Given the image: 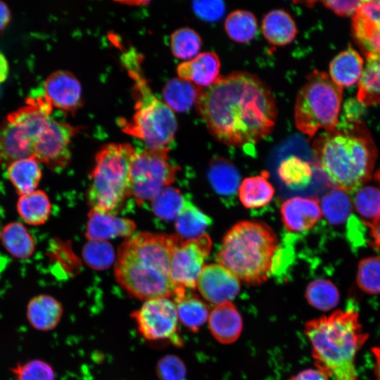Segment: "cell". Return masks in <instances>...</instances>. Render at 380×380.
<instances>
[{"label":"cell","instance_id":"6da1fadb","mask_svg":"<svg viewBox=\"0 0 380 380\" xmlns=\"http://www.w3.org/2000/svg\"><path fill=\"white\" fill-rule=\"evenodd\" d=\"M198 113L211 135L228 146L255 145L269 135L277 108L269 87L258 76L235 71L200 87Z\"/></svg>","mask_w":380,"mask_h":380},{"label":"cell","instance_id":"7a4b0ae2","mask_svg":"<svg viewBox=\"0 0 380 380\" xmlns=\"http://www.w3.org/2000/svg\"><path fill=\"white\" fill-rule=\"evenodd\" d=\"M178 235L139 232L120 247L115 260L117 281L132 296L144 300L174 298L177 289L170 274Z\"/></svg>","mask_w":380,"mask_h":380},{"label":"cell","instance_id":"3957f363","mask_svg":"<svg viewBox=\"0 0 380 380\" xmlns=\"http://www.w3.org/2000/svg\"><path fill=\"white\" fill-rule=\"evenodd\" d=\"M315 165L334 187L357 191L372 177L377 151L365 125L350 120L325 132L312 144Z\"/></svg>","mask_w":380,"mask_h":380},{"label":"cell","instance_id":"277c9868","mask_svg":"<svg viewBox=\"0 0 380 380\" xmlns=\"http://www.w3.org/2000/svg\"><path fill=\"white\" fill-rule=\"evenodd\" d=\"M305 334L317 369L334 380H358L355 356L369 334L355 310H336L310 320L305 323Z\"/></svg>","mask_w":380,"mask_h":380},{"label":"cell","instance_id":"5b68a950","mask_svg":"<svg viewBox=\"0 0 380 380\" xmlns=\"http://www.w3.org/2000/svg\"><path fill=\"white\" fill-rule=\"evenodd\" d=\"M277 249V236L268 225L257 221H241L224 235L216 258L239 280L258 285L270 276Z\"/></svg>","mask_w":380,"mask_h":380},{"label":"cell","instance_id":"8992f818","mask_svg":"<svg viewBox=\"0 0 380 380\" xmlns=\"http://www.w3.org/2000/svg\"><path fill=\"white\" fill-rule=\"evenodd\" d=\"M136 150L129 144H108L97 153L88 202L91 209L114 213L129 196L130 171Z\"/></svg>","mask_w":380,"mask_h":380},{"label":"cell","instance_id":"52a82bcc","mask_svg":"<svg viewBox=\"0 0 380 380\" xmlns=\"http://www.w3.org/2000/svg\"><path fill=\"white\" fill-rule=\"evenodd\" d=\"M343 89L324 72L314 70L310 73L296 96L294 119L297 129L310 138L319 129H335Z\"/></svg>","mask_w":380,"mask_h":380},{"label":"cell","instance_id":"ba28073f","mask_svg":"<svg viewBox=\"0 0 380 380\" xmlns=\"http://www.w3.org/2000/svg\"><path fill=\"white\" fill-rule=\"evenodd\" d=\"M129 73L135 81V112L130 120L120 119L119 125L122 131L144 141L149 148H167L177 128L174 111L152 93L137 70L132 68Z\"/></svg>","mask_w":380,"mask_h":380},{"label":"cell","instance_id":"9c48e42d","mask_svg":"<svg viewBox=\"0 0 380 380\" xmlns=\"http://www.w3.org/2000/svg\"><path fill=\"white\" fill-rule=\"evenodd\" d=\"M177 170L170 160L167 148L137 151L130 171L129 196L138 203L152 201L173 183Z\"/></svg>","mask_w":380,"mask_h":380},{"label":"cell","instance_id":"30bf717a","mask_svg":"<svg viewBox=\"0 0 380 380\" xmlns=\"http://www.w3.org/2000/svg\"><path fill=\"white\" fill-rule=\"evenodd\" d=\"M139 334L149 341H170L177 347L183 345L179 334L176 305L169 298L146 300L131 315Z\"/></svg>","mask_w":380,"mask_h":380},{"label":"cell","instance_id":"8fae6325","mask_svg":"<svg viewBox=\"0 0 380 380\" xmlns=\"http://www.w3.org/2000/svg\"><path fill=\"white\" fill-rule=\"evenodd\" d=\"M211 246V239L205 234L191 240L180 238L174 248L170 265L171 278L177 291H189L197 286Z\"/></svg>","mask_w":380,"mask_h":380},{"label":"cell","instance_id":"7c38bea8","mask_svg":"<svg viewBox=\"0 0 380 380\" xmlns=\"http://www.w3.org/2000/svg\"><path fill=\"white\" fill-rule=\"evenodd\" d=\"M77 129L50 118L34 140L32 157L51 169L64 167L70 160V143Z\"/></svg>","mask_w":380,"mask_h":380},{"label":"cell","instance_id":"4fadbf2b","mask_svg":"<svg viewBox=\"0 0 380 380\" xmlns=\"http://www.w3.org/2000/svg\"><path fill=\"white\" fill-rule=\"evenodd\" d=\"M196 286L204 299L219 305L236 296L240 290V280L224 266L210 264L203 267Z\"/></svg>","mask_w":380,"mask_h":380},{"label":"cell","instance_id":"5bb4252c","mask_svg":"<svg viewBox=\"0 0 380 380\" xmlns=\"http://www.w3.org/2000/svg\"><path fill=\"white\" fill-rule=\"evenodd\" d=\"M352 30L366 56H380V0L362 1L353 17Z\"/></svg>","mask_w":380,"mask_h":380},{"label":"cell","instance_id":"9a60e30c","mask_svg":"<svg viewBox=\"0 0 380 380\" xmlns=\"http://www.w3.org/2000/svg\"><path fill=\"white\" fill-rule=\"evenodd\" d=\"M32 148L28 130L7 115L0 124V166L8 167L17 160L32 157Z\"/></svg>","mask_w":380,"mask_h":380},{"label":"cell","instance_id":"2e32d148","mask_svg":"<svg viewBox=\"0 0 380 380\" xmlns=\"http://www.w3.org/2000/svg\"><path fill=\"white\" fill-rule=\"evenodd\" d=\"M44 89V95L53 106L70 112L82 106V87L70 72L57 70L51 73L46 80Z\"/></svg>","mask_w":380,"mask_h":380},{"label":"cell","instance_id":"e0dca14e","mask_svg":"<svg viewBox=\"0 0 380 380\" xmlns=\"http://www.w3.org/2000/svg\"><path fill=\"white\" fill-rule=\"evenodd\" d=\"M284 224L291 232H302L311 228L322 217V212L317 199L310 197H293L281 206Z\"/></svg>","mask_w":380,"mask_h":380},{"label":"cell","instance_id":"ac0fdd59","mask_svg":"<svg viewBox=\"0 0 380 380\" xmlns=\"http://www.w3.org/2000/svg\"><path fill=\"white\" fill-rule=\"evenodd\" d=\"M135 229L136 224L129 219L91 209L88 214L86 236L89 241H106L118 237H130Z\"/></svg>","mask_w":380,"mask_h":380},{"label":"cell","instance_id":"d6986e66","mask_svg":"<svg viewBox=\"0 0 380 380\" xmlns=\"http://www.w3.org/2000/svg\"><path fill=\"white\" fill-rule=\"evenodd\" d=\"M208 320L212 335L221 343L229 344L236 341L241 333L242 318L231 301L216 305Z\"/></svg>","mask_w":380,"mask_h":380},{"label":"cell","instance_id":"ffe728a7","mask_svg":"<svg viewBox=\"0 0 380 380\" xmlns=\"http://www.w3.org/2000/svg\"><path fill=\"white\" fill-rule=\"evenodd\" d=\"M220 61L213 51L199 53L191 60L180 63L177 68L179 78L200 87H207L220 77Z\"/></svg>","mask_w":380,"mask_h":380},{"label":"cell","instance_id":"44dd1931","mask_svg":"<svg viewBox=\"0 0 380 380\" xmlns=\"http://www.w3.org/2000/svg\"><path fill=\"white\" fill-rule=\"evenodd\" d=\"M63 313L61 303L54 297L40 294L33 297L27 306V318L34 329L47 331L60 322Z\"/></svg>","mask_w":380,"mask_h":380},{"label":"cell","instance_id":"7402d4cb","mask_svg":"<svg viewBox=\"0 0 380 380\" xmlns=\"http://www.w3.org/2000/svg\"><path fill=\"white\" fill-rule=\"evenodd\" d=\"M261 28L267 42L274 46L291 43L298 34L294 20L283 9L268 12L262 19Z\"/></svg>","mask_w":380,"mask_h":380},{"label":"cell","instance_id":"603a6c76","mask_svg":"<svg viewBox=\"0 0 380 380\" xmlns=\"http://www.w3.org/2000/svg\"><path fill=\"white\" fill-rule=\"evenodd\" d=\"M364 61L353 48L336 55L329 64V77L338 86L350 87L358 82L364 70Z\"/></svg>","mask_w":380,"mask_h":380},{"label":"cell","instance_id":"cb8c5ba5","mask_svg":"<svg viewBox=\"0 0 380 380\" xmlns=\"http://www.w3.org/2000/svg\"><path fill=\"white\" fill-rule=\"evenodd\" d=\"M174 302L179 321L190 331H198L208 319L210 313L208 305L189 291H184L175 296Z\"/></svg>","mask_w":380,"mask_h":380},{"label":"cell","instance_id":"d4e9b609","mask_svg":"<svg viewBox=\"0 0 380 380\" xmlns=\"http://www.w3.org/2000/svg\"><path fill=\"white\" fill-rule=\"evenodd\" d=\"M6 172L9 181L20 196L34 191L42 175L39 162L33 157L11 163Z\"/></svg>","mask_w":380,"mask_h":380},{"label":"cell","instance_id":"484cf974","mask_svg":"<svg viewBox=\"0 0 380 380\" xmlns=\"http://www.w3.org/2000/svg\"><path fill=\"white\" fill-rule=\"evenodd\" d=\"M269 173L262 171L260 175L246 178L239 187V199L246 208H260L272 199L274 189L268 180Z\"/></svg>","mask_w":380,"mask_h":380},{"label":"cell","instance_id":"4316f807","mask_svg":"<svg viewBox=\"0 0 380 380\" xmlns=\"http://www.w3.org/2000/svg\"><path fill=\"white\" fill-rule=\"evenodd\" d=\"M207 176L213 189L220 196H233L239 187L240 175L237 168L224 158L217 157L211 160Z\"/></svg>","mask_w":380,"mask_h":380},{"label":"cell","instance_id":"83f0119b","mask_svg":"<svg viewBox=\"0 0 380 380\" xmlns=\"http://www.w3.org/2000/svg\"><path fill=\"white\" fill-rule=\"evenodd\" d=\"M17 211L20 218L32 226L44 224L49 217L51 203L48 195L42 190L20 196Z\"/></svg>","mask_w":380,"mask_h":380},{"label":"cell","instance_id":"f1b7e54d","mask_svg":"<svg viewBox=\"0 0 380 380\" xmlns=\"http://www.w3.org/2000/svg\"><path fill=\"white\" fill-rule=\"evenodd\" d=\"M0 237L6 250L15 258L25 260L34 253L35 243L27 228L19 222L6 224Z\"/></svg>","mask_w":380,"mask_h":380},{"label":"cell","instance_id":"f546056e","mask_svg":"<svg viewBox=\"0 0 380 380\" xmlns=\"http://www.w3.org/2000/svg\"><path fill=\"white\" fill-rule=\"evenodd\" d=\"M200 87L179 77L170 80L163 89L164 102L173 111L184 113L196 104Z\"/></svg>","mask_w":380,"mask_h":380},{"label":"cell","instance_id":"4dcf8cb0","mask_svg":"<svg viewBox=\"0 0 380 380\" xmlns=\"http://www.w3.org/2000/svg\"><path fill=\"white\" fill-rule=\"evenodd\" d=\"M212 220L198 207L188 200L175 220L178 236L183 240L195 239L204 234Z\"/></svg>","mask_w":380,"mask_h":380},{"label":"cell","instance_id":"1f68e13d","mask_svg":"<svg viewBox=\"0 0 380 380\" xmlns=\"http://www.w3.org/2000/svg\"><path fill=\"white\" fill-rule=\"evenodd\" d=\"M367 63L358 82V101L366 106L380 103V56H366Z\"/></svg>","mask_w":380,"mask_h":380},{"label":"cell","instance_id":"d6a6232c","mask_svg":"<svg viewBox=\"0 0 380 380\" xmlns=\"http://www.w3.org/2000/svg\"><path fill=\"white\" fill-rule=\"evenodd\" d=\"M320 207L327 221L333 225L344 223L350 217L353 205L347 193L333 187L322 198Z\"/></svg>","mask_w":380,"mask_h":380},{"label":"cell","instance_id":"836d02e7","mask_svg":"<svg viewBox=\"0 0 380 380\" xmlns=\"http://www.w3.org/2000/svg\"><path fill=\"white\" fill-rule=\"evenodd\" d=\"M224 28L231 39L239 43H246L252 40L256 34L257 19L250 11H234L227 17Z\"/></svg>","mask_w":380,"mask_h":380},{"label":"cell","instance_id":"e575fe53","mask_svg":"<svg viewBox=\"0 0 380 380\" xmlns=\"http://www.w3.org/2000/svg\"><path fill=\"white\" fill-rule=\"evenodd\" d=\"M353 205L368 227L380 223V190L372 186L359 189L353 198Z\"/></svg>","mask_w":380,"mask_h":380},{"label":"cell","instance_id":"d590c367","mask_svg":"<svg viewBox=\"0 0 380 380\" xmlns=\"http://www.w3.org/2000/svg\"><path fill=\"white\" fill-rule=\"evenodd\" d=\"M278 175L286 186L293 189H300L311 182L313 170L309 163L291 156L281 161Z\"/></svg>","mask_w":380,"mask_h":380},{"label":"cell","instance_id":"8d00e7d4","mask_svg":"<svg viewBox=\"0 0 380 380\" xmlns=\"http://www.w3.org/2000/svg\"><path fill=\"white\" fill-rule=\"evenodd\" d=\"M305 298L313 308L329 311L337 306L340 295L337 287L331 281L317 279L307 286Z\"/></svg>","mask_w":380,"mask_h":380},{"label":"cell","instance_id":"74e56055","mask_svg":"<svg viewBox=\"0 0 380 380\" xmlns=\"http://www.w3.org/2000/svg\"><path fill=\"white\" fill-rule=\"evenodd\" d=\"M185 201L179 189L169 186L164 188L152 201V209L154 214L161 220H176Z\"/></svg>","mask_w":380,"mask_h":380},{"label":"cell","instance_id":"f35d334b","mask_svg":"<svg viewBox=\"0 0 380 380\" xmlns=\"http://www.w3.org/2000/svg\"><path fill=\"white\" fill-rule=\"evenodd\" d=\"M201 38L189 27L176 30L170 37V48L173 56L182 60H191L198 55L201 48Z\"/></svg>","mask_w":380,"mask_h":380},{"label":"cell","instance_id":"ab89813d","mask_svg":"<svg viewBox=\"0 0 380 380\" xmlns=\"http://www.w3.org/2000/svg\"><path fill=\"white\" fill-rule=\"evenodd\" d=\"M357 284L364 292L380 294V257L363 258L359 262Z\"/></svg>","mask_w":380,"mask_h":380},{"label":"cell","instance_id":"60d3db41","mask_svg":"<svg viewBox=\"0 0 380 380\" xmlns=\"http://www.w3.org/2000/svg\"><path fill=\"white\" fill-rule=\"evenodd\" d=\"M82 256L85 262L96 270L108 268L115 258L111 244L101 241H89L83 248Z\"/></svg>","mask_w":380,"mask_h":380},{"label":"cell","instance_id":"b9f144b4","mask_svg":"<svg viewBox=\"0 0 380 380\" xmlns=\"http://www.w3.org/2000/svg\"><path fill=\"white\" fill-rule=\"evenodd\" d=\"M11 372L15 380H55L53 367L42 360L18 362Z\"/></svg>","mask_w":380,"mask_h":380},{"label":"cell","instance_id":"7bdbcfd3","mask_svg":"<svg viewBox=\"0 0 380 380\" xmlns=\"http://www.w3.org/2000/svg\"><path fill=\"white\" fill-rule=\"evenodd\" d=\"M156 373L158 380H186L184 362L175 355H166L157 362Z\"/></svg>","mask_w":380,"mask_h":380},{"label":"cell","instance_id":"ee69618b","mask_svg":"<svg viewBox=\"0 0 380 380\" xmlns=\"http://www.w3.org/2000/svg\"><path fill=\"white\" fill-rule=\"evenodd\" d=\"M192 7L195 14L207 22L220 20L225 12L224 2L219 0L196 1L193 2Z\"/></svg>","mask_w":380,"mask_h":380},{"label":"cell","instance_id":"f6af8a7d","mask_svg":"<svg viewBox=\"0 0 380 380\" xmlns=\"http://www.w3.org/2000/svg\"><path fill=\"white\" fill-rule=\"evenodd\" d=\"M362 1H325L322 4L335 13L348 16L354 15Z\"/></svg>","mask_w":380,"mask_h":380},{"label":"cell","instance_id":"bcb514c9","mask_svg":"<svg viewBox=\"0 0 380 380\" xmlns=\"http://www.w3.org/2000/svg\"><path fill=\"white\" fill-rule=\"evenodd\" d=\"M329 376L319 369H308L292 376L288 380H329Z\"/></svg>","mask_w":380,"mask_h":380},{"label":"cell","instance_id":"7dc6e473","mask_svg":"<svg viewBox=\"0 0 380 380\" xmlns=\"http://www.w3.org/2000/svg\"><path fill=\"white\" fill-rule=\"evenodd\" d=\"M11 20V12L7 5L0 1V31L6 27Z\"/></svg>","mask_w":380,"mask_h":380},{"label":"cell","instance_id":"c3c4849f","mask_svg":"<svg viewBox=\"0 0 380 380\" xmlns=\"http://www.w3.org/2000/svg\"><path fill=\"white\" fill-rule=\"evenodd\" d=\"M369 228L370 229V245L375 249L380 251V223Z\"/></svg>","mask_w":380,"mask_h":380},{"label":"cell","instance_id":"681fc988","mask_svg":"<svg viewBox=\"0 0 380 380\" xmlns=\"http://www.w3.org/2000/svg\"><path fill=\"white\" fill-rule=\"evenodd\" d=\"M8 63L5 56L0 52V84L3 83L8 77Z\"/></svg>","mask_w":380,"mask_h":380},{"label":"cell","instance_id":"f907efd6","mask_svg":"<svg viewBox=\"0 0 380 380\" xmlns=\"http://www.w3.org/2000/svg\"><path fill=\"white\" fill-rule=\"evenodd\" d=\"M375 358L374 374L376 380H380V347H374L372 349Z\"/></svg>","mask_w":380,"mask_h":380},{"label":"cell","instance_id":"816d5d0a","mask_svg":"<svg viewBox=\"0 0 380 380\" xmlns=\"http://www.w3.org/2000/svg\"><path fill=\"white\" fill-rule=\"evenodd\" d=\"M120 4H127V5H134V6H140V5H144V4H148L149 2L148 1H120Z\"/></svg>","mask_w":380,"mask_h":380},{"label":"cell","instance_id":"f5cc1de1","mask_svg":"<svg viewBox=\"0 0 380 380\" xmlns=\"http://www.w3.org/2000/svg\"><path fill=\"white\" fill-rule=\"evenodd\" d=\"M374 178L380 184V170H379L378 171L376 172V173L374 175Z\"/></svg>","mask_w":380,"mask_h":380},{"label":"cell","instance_id":"db71d44e","mask_svg":"<svg viewBox=\"0 0 380 380\" xmlns=\"http://www.w3.org/2000/svg\"><path fill=\"white\" fill-rule=\"evenodd\" d=\"M0 234H1V231H0Z\"/></svg>","mask_w":380,"mask_h":380}]
</instances>
